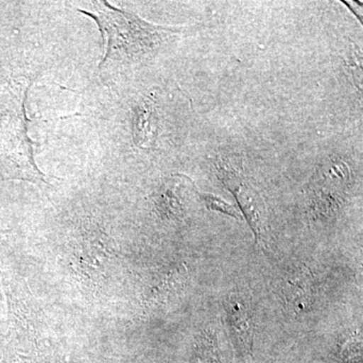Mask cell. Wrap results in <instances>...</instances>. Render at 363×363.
Here are the masks:
<instances>
[{"instance_id": "1", "label": "cell", "mask_w": 363, "mask_h": 363, "mask_svg": "<svg viewBox=\"0 0 363 363\" xmlns=\"http://www.w3.org/2000/svg\"><path fill=\"white\" fill-rule=\"evenodd\" d=\"M89 6L90 11H78L92 18L101 32L104 58L98 66L101 70L111 63L130 64L150 58L191 28L152 25L107 1H92Z\"/></svg>"}, {"instance_id": "2", "label": "cell", "mask_w": 363, "mask_h": 363, "mask_svg": "<svg viewBox=\"0 0 363 363\" xmlns=\"http://www.w3.org/2000/svg\"><path fill=\"white\" fill-rule=\"evenodd\" d=\"M32 81L11 86L9 104L0 116V176L6 180L35 184L40 189L52 187L38 168L33 143L28 133L26 100Z\"/></svg>"}, {"instance_id": "3", "label": "cell", "mask_w": 363, "mask_h": 363, "mask_svg": "<svg viewBox=\"0 0 363 363\" xmlns=\"http://www.w3.org/2000/svg\"><path fill=\"white\" fill-rule=\"evenodd\" d=\"M215 169L220 180L235 196L240 210L247 217L255 238L262 241L266 233L267 213L264 200L259 193L250 184L247 183L240 171L234 168L231 162L225 160H217Z\"/></svg>"}, {"instance_id": "4", "label": "cell", "mask_w": 363, "mask_h": 363, "mask_svg": "<svg viewBox=\"0 0 363 363\" xmlns=\"http://www.w3.org/2000/svg\"><path fill=\"white\" fill-rule=\"evenodd\" d=\"M281 294L288 305L297 313L308 312L314 304L315 289L311 272L297 266L286 272L281 281Z\"/></svg>"}, {"instance_id": "5", "label": "cell", "mask_w": 363, "mask_h": 363, "mask_svg": "<svg viewBox=\"0 0 363 363\" xmlns=\"http://www.w3.org/2000/svg\"><path fill=\"white\" fill-rule=\"evenodd\" d=\"M159 133V116L154 102L143 100L133 111V136L135 143L143 150L152 149Z\"/></svg>"}, {"instance_id": "6", "label": "cell", "mask_w": 363, "mask_h": 363, "mask_svg": "<svg viewBox=\"0 0 363 363\" xmlns=\"http://www.w3.org/2000/svg\"><path fill=\"white\" fill-rule=\"evenodd\" d=\"M226 309L234 341L241 350H250L252 343L255 322L247 302L235 296L227 301Z\"/></svg>"}, {"instance_id": "7", "label": "cell", "mask_w": 363, "mask_h": 363, "mask_svg": "<svg viewBox=\"0 0 363 363\" xmlns=\"http://www.w3.org/2000/svg\"><path fill=\"white\" fill-rule=\"evenodd\" d=\"M200 196H201V199L204 201L208 209L211 210V211L220 212V213L228 215V216L233 217L235 219L240 218V212L233 205L224 201L221 198L209 194V193H204V194Z\"/></svg>"}, {"instance_id": "8", "label": "cell", "mask_w": 363, "mask_h": 363, "mask_svg": "<svg viewBox=\"0 0 363 363\" xmlns=\"http://www.w3.org/2000/svg\"></svg>"}]
</instances>
